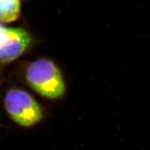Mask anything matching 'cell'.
Masks as SVG:
<instances>
[{"mask_svg":"<svg viewBox=\"0 0 150 150\" xmlns=\"http://www.w3.org/2000/svg\"><path fill=\"white\" fill-rule=\"evenodd\" d=\"M26 79L34 91L47 98H59L65 93L61 71L49 60L41 59L31 63L26 72Z\"/></svg>","mask_w":150,"mask_h":150,"instance_id":"obj_1","label":"cell"},{"mask_svg":"<svg viewBox=\"0 0 150 150\" xmlns=\"http://www.w3.org/2000/svg\"><path fill=\"white\" fill-rule=\"evenodd\" d=\"M5 107L13 120L24 127H30L42 117L40 106L27 92L18 89L9 91L5 97Z\"/></svg>","mask_w":150,"mask_h":150,"instance_id":"obj_2","label":"cell"},{"mask_svg":"<svg viewBox=\"0 0 150 150\" xmlns=\"http://www.w3.org/2000/svg\"><path fill=\"white\" fill-rule=\"evenodd\" d=\"M20 14L19 0H0V20L10 22L16 20Z\"/></svg>","mask_w":150,"mask_h":150,"instance_id":"obj_4","label":"cell"},{"mask_svg":"<svg viewBox=\"0 0 150 150\" xmlns=\"http://www.w3.org/2000/svg\"><path fill=\"white\" fill-rule=\"evenodd\" d=\"M31 37L23 29L6 28L0 24V61L10 62L27 50Z\"/></svg>","mask_w":150,"mask_h":150,"instance_id":"obj_3","label":"cell"}]
</instances>
